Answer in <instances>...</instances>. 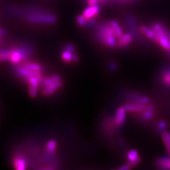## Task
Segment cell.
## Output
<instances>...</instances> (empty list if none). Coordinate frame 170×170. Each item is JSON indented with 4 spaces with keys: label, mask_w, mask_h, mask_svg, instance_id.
I'll return each mask as SVG.
<instances>
[{
    "label": "cell",
    "mask_w": 170,
    "mask_h": 170,
    "mask_svg": "<svg viewBox=\"0 0 170 170\" xmlns=\"http://www.w3.org/2000/svg\"><path fill=\"white\" fill-rule=\"evenodd\" d=\"M166 127H167V123L164 120H161L158 124V130L160 132L163 133V132H164V130L166 129Z\"/></svg>",
    "instance_id": "obj_24"
},
{
    "label": "cell",
    "mask_w": 170,
    "mask_h": 170,
    "mask_svg": "<svg viewBox=\"0 0 170 170\" xmlns=\"http://www.w3.org/2000/svg\"><path fill=\"white\" fill-rule=\"evenodd\" d=\"M62 83L61 81H59L57 82H54L49 86L44 88L42 93L46 96L52 95L56 90L60 88L62 86Z\"/></svg>",
    "instance_id": "obj_9"
},
{
    "label": "cell",
    "mask_w": 170,
    "mask_h": 170,
    "mask_svg": "<svg viewBox=\"0 0 170 170\" xmlns=\"http://www.w3.org/2000/svg\"><path fill=\"white\" fill-rule=\"evenodd\" d=\"M99 11H100V7L98 5H90L89 7L86 8L85 10L83 15L86 18V20H88V19L93 18V17H95L98 13Z\"/></svg>",
    "instance_id": "obj_6"
},
{
    "label": "cell",
    "mask_w": 170,
    "mask_h": 170,
    "mask_svg": "<svg viewBox=\"0 0 170 170\" xmlns=\"http://www.w3.org/2000/svg\"><path fill=\"white\" fill-rule=\"evenodd\" d=\"M116 38H117V37L115 36V35L109 36L107 39V40L105 41V44H106L108 47H111V48L115 47L117 45V41Z\"/></svg>",
    "instance_id": "obj_17"
},
{
    "label": "cell",
    "mask_w": 170,
    "mask_h": 170,
    "mask_svg": "<svg viewBox=\"0 0 170 170\" xmlns=\"http://www.w3.org/2000/svg\"><path fill=\"white\" fill-rule=\"evenodd\" d=\"M12 54V51L3 50L0 51V61H4L10 59Z\"/></svg>",
    "instance_id": "obj_21"
},
{
    "label": "cell",
    "mask_w": 170,
    "mask_h": 170,
    "mask_svg": "<svg viewBox=\"0 0 170 170\" xmlns=\"http://www.w3.org/2000/svg\"><path fill=\"white\" fill-rule=\"evenodd\" d=\"M109 67H110V69L112 70H115L117 69V66L115 63L114 62H112L109 65Z\"/></svg>",
    "instance_id": "obj_28"
},
{
    "label": "cell",
    "mask_w": 170,
    "mask_h": 170,
    "mask_svg": "<svg viewBox=\"0 0 170 170\" xmlns=\"http://www.w3.org/2000/svg\"><path fill=\"white\" fill-rule=\"evenodd\" d=\"M140 31L144 33V35L149 39L153 40L154 42L158 43V38L156 35V33L153 29H151L146 26H141L139 28Z\"/></svg>",
    "instance_id": "obj_7"
},
{
    "label": "cell",
    "mask_w": 170,
    "mask_h": 170,
    "mask_svg": "<svg viewBox=\"0 0 170 170\" xmlns=\"http://www.w3.org/2000/svg\"><path fill=\"white\" fill-rule=\"evenodd\" d=\"M125 110L124 107L119 108L117 111L114 118V122L115 125L118 126H121L124 124L125 120Z\"/></svg>",
    "instance_id": "obj_5"
},
{
    "label": "cell",
    "mask_w": 170,
    "mask_h": 170,
    "mask_svg": "<svg viewBox=\"0 0 170 170\" xmlns=\"http://www.w3.org/2000/svg\"><path fill=\"white\" fill-rule=\"evenodd\" d=\"M134 100L136 101V103H139V104H148L149 103V98L146 96H143L141 95L137 96V95H134L133 97Z\"/></svg>",
    "instance_id": "obj_18"
},
{
    "label": "cell",
    "mask_w": 170,
    "mask_h": 170,
    "mask_svg": "<svg viewBox=\"0 0 170 170\" xmlns=\"http://www.w3.org/2000/svg\"><path fill=\"white\" fill-rule=\"evenodd\" d=\"M73 61H75V62H76L78 61V57L77 56V55L73 54Z\"/></svg>",
    "instance_id": "obj_30"
},
{
    "label": "cell",
    "mask_w": 170,
    "mask_h": 170,
    "mask_svg": "<svg viewBox=\"0 0 170 170\" xmlns=\"http://www.w3.org/2000/svg\"><path fill=\"white\" fill-rule=\"evenodd\" d=\"M56 148V142L54 140H51L48 142L46 146V151L50 155L52 154Z\"/></svg>",
    "instance_id": "obj_20"
},
{
    "label": "cell",
    "mask_w": 170,
    "mask_h": 170,
    "mask_svg": "<svg viewBox=\"0 0 170 170\" xmlns=\"http://www.w3.org/2000/svg\"><path fill=\"white\" fill-rule=\"evenodd\" d=\"M156 165L163 169H170V156H162L156 160Z\"/></svg>",
    "instance_id": "obj_8"
},
{
    "label": "cell",
    "mask_w": 170,
    "mask_h": 170,
    "mask_svg": "<svg viewBox=\"0 0 170 170\" xmlns=\"http://www.w3.org/2000/svg\"><path fill=\"white\" fill-rule=\"evenodd\" d=\"M154 110V107L153 105L150 104H147L146 109L144 110L143 112H143L141 115L142 119L144 120H148L151 119L154 115V113H153Z\"/></svg>",
    "instance_id": "obj_11"
},
{
    "label": "cell",
    "mask_w": 170,
    "mask_h": 170,
    "mask_svg": "<svg viewBox=\"0 0 170 170\" xmlns=\"http://www.w3.org/2000/svg\"><path fill=\"white\" fill-rule=\"evenodd\" d=\"M37 89L38 86L33 85H29V95L31 97H35L37 95Z\"/></svg>",
    "instance_id": "obj_22"
},
{
    "label": "cell",
    "mask_w": 170,
    "mask_h": 170,
    "mask_svg": "<svg viewBox=\"0 0 170 170\" xmlns=\"http://www.w3.org/2000/svg\"><path fill=\"white\" fill-rule=\"evenodd\" d=\"M66 50L70 51L71 52H75V47H73V46L71 45V44H68L66 46Z\"/></svg>",
    "instance_id": "obj_27"
},
{
    "label": "cell",
    "mask_w": 170,
    "mask_h": 170,
    "mask_svg": "<svg viewBox=\"0 0 170 170\" xmlns=\"http://www.w3.org/2000/svg\"><path fill=\"white\" fill-rule=\"evenodd\" d=\"M10 61L13 64H17L20 61H22V53L20 49H13L12 51Z\"/></svg>",
    "instance_id": "obj_12"
},
{
    "label": "cell",
    "mask_w": 170,
    "mask_h": 170,
    "mask_svg": "<svg viewBox=\"0 0 170 170\" xmlns=\"http://www.w3.org/2000/svg\"><path fill=\"white\" fill-rule=\"evenodd\" d=\"M110 25L115 32V35L117 38H120L123 35V32L117 22L115 20H112L110 22Z\"/></svg>",
    "instance_id": "obj_16"
},
{
    "label": "cell",
    "mask_w": 170,
    "mask_h": 170,
    "mask_svg": "<svg viewBox=\"0 0 170 170\" xmlns=\"http://www.w3.org/2000/svg\"><path fill=\"white\" fill-rule=\"evenodd\" d=\"M127 157L129 160V163L132 166V168L137 165L141 161L138 152L135 149L130 150L127 153Z\"/></svg>",
    "instance_id": "obj_4"
},
{
    "label": "cell",
    "mask_w": 170,
    "mask_h": 170,
    "mask_svg": "<svg viewBox=\"0 0 170 170\" xmlns=\"http://www.w3.org/2000/svg\"><path fill=\"white\" fill-rule=\"evenodd\" d=\"M132 41V34L129 33H125L119 38L117 44L120 47H127Z\"/></svg>",
    "instance_id": "obj_10"
},
{
    "label": "cell",
    "mask_w": 170,
    "mask_h": 170,
    "mask_svg": "<svg viewBox=\"0 0 170 170\" xmlns=\"http://www.w3.org/2000/svg\"><path fill=\"white\" fill-rule=\"evenodd\" d=\"M126 112H142L146 109L147 105L139 103L126 104L124 106Z\"/></svg>",
    "instance_id": "obj_3"
},
{
    "label": "cell",
    "mask_w": 170,
    "mask_h": 170,
    "mask_svg": "<svg viewBox=\"0 0 170 170\" xmlns=\"http://www.w3.org/2000/svg\"><path fill=\"white\" fill-rule=\"evenodd\" d=\"M98 2V0H88V3L89 5H96Z\"/></svg>",
    "instance_id": "obj_29"
},
{
    "label": "cell",
    "mask_w": 170,
    "mask_h": 170,
    "mask_svg": "<svg viewBox=\"0 0 170 170\" xmlns=\"http://www.w3.org/2000/svg\"><path fill=\"white\" fill-rule=\"evenodd\" d=\"M23 67L32 71H40L42 69V66L36 62H27L23 65Z\"/></svg>",
    "instance_id": "obj_15"
},
{
    "label": "cell",
    "mask_w": 170,
    "mask_h": 170,
    "mask_svg": "<svg viewBox=\"0 0 170 170\" xmlns=\"http://www.w3.org/2000/svg\"><path fill=\"white\" fill-rule=\"evenodd\" d=\"M131 168H132V166L128 163L127 164H125L121 166L120 168H119V170H129Z\"/></svg>",
    "instance_id": "obj_26"
},
{
    "label": "cell",
    "mask_w": 170,
    "mask_h": 170,
    "mask_svg": "<svg viewBox=\"0 0 170 170\" xmlns=\"http://www.w3.org/2000/svg\"><path fill=\"white\" fill-rule=\"evenodd\" d=\"M164 25L161 23H156L153 25V29L156 33L158 38V44L165 50L170 51V40L166 34L164 28Z\"/></svg>",
    "instance_id": "obj_1"
},
{
    "label": "cell",
    "mask_w": 170,
    "mask_h": 170,
    "mask_svg": "<svg viewBox=\"0 0 170 170\" xmlns=\"http://www.w3.org/2000/svg\"><path fill=\"white\" fill-rule=\"evenodd\" d=\"M162 139L166 151L170 156V134L167 131L163 132L162 133Z\"/></svg>",
    "instance_id": "obj_14"
},
{
    "label": "cell",
    "mask_w": 170,
    "mask_h": 170,
    "mask_svg": "<svg viewBox=\"0 0 170 170\" xmlns=\"http://www.w3.org/2000/svg\"><path fill=\"white\" fill-rule=\"evenodd\" d=\"M76 20H77V23H78V25L81 27H85V26L87 25V20L84 17L83 15H78L77 17Z\"/></svg>",
    "instance_id": "obj_23"
},
{
    "label": "cell",
    "mask_w": 170,
    "mask_h": 170,
    "mask_svg": "<svg viewBox=\"0 0 170 170\" xmlns=\"http://www.w3.org/2000/svg\"><path fill=\"white\" fill-rule=\"evenodd\" d=\"M73 52L65 50L62 53V59L66 62H70L73 61Z\"/></svg>",
    "instance_id": "obj_19"
},
{
    "label": "cell",
    "mask_w": 170,
    "mask_h": 170,
    "mask_svg": "<svg viewBox=\"0 0 170 170\" xmlns=\"http://www.w3.org/2000/svg\"><path fill=\"white\" fill-rule=\"evenodd\" d=\"M13 164L15 169L18 170H24L26 169L27 162L23 158L18 156L14 158Z\"/></svg>",
    "instance_id": "obj_13"
},
{
    "label": "cell",
    "mask_w": 170,
    "mask_h": 170,
    "mask_svg": "<svg viewBox=\"0 0 170 170\" xmlns=\"http://www.w3.org/2000/svg\"><path fill=\"white\" fill-rule=\"evenodd\" d=\"M27 20L37 23H54L56 22V17L51 15H31L27 17Z\"/></svg>",
    "instance_id": "obj_2"
},
{
    "label": "cell",
    "mask_w": 170,
    "mask_h": 170,
    "mask_svg": "<svg viewBox=\"0 0 170 170\" xmlns=\"http://www.w3.org/2000/svg\"><path fill=\"white\" fill-rule=\"evenodd\" d=\"M6 33L5 30L2 29V28H0V36H3V35H5Z\"/></svg>",
    "instance_id": "obj_31"
},
{
    "label": "cell",
    "mask_w": 170,
    "mask_h": 170,
    "mask_svg": "<svg viewBox=\"0 0 170 170\" xmlns=\"http://www.w3.org/2000/svg\"><path fill=\"white\" fill-rule=\"evenodd\" d=\"M163 79L165 83L168 85H170V71H168L166 73H165L163 75Z\"/></svg>",
    "instance_id": "obj_25"
}]
</instances>
